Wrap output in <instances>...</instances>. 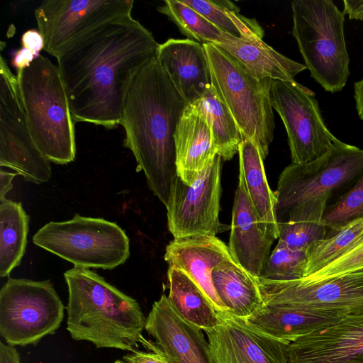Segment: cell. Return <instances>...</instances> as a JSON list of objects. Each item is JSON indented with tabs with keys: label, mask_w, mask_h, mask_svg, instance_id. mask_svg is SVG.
Instances as JSON below:
<instances>
[{
	"label": "cell",
	"mask_w": 363,
	"mask_h": 363,
	"mask_svg": "<svg viewBox=\"0 0 363 363\" xmlns=\"http://www.w3.org/2000/svg\"><path fill=\"white\" fill-rule=\"evenodd\" d=\"M159 45L129 16L96 28L60 54L57 67L74 123L119 125L130 84L157 57Z\"/></svg>",
	"instance_id": "cell-1"
},
{
	"label": "cell",
	"mask_w": 363,
	"mask_h": 363,
	"mask_svg": "<svg viewBox=\"0 0 363 363\" xmlns=\"http://www.w3.org/2000/svg\"><path fill=\"white\" fill-rule=\"evenodd\" d=\"M187 106L156 57L134 77L123 108L124 146L164 206L177 177L174 134Z\"/></svg>",
	"instance_id": "cell-2"
},
{
	"label": "cell",
	"mask_w": 363,
	"mask_h": 363,
	"mask_svg": "<svg viewBox=\"0 0 363 363\" xmlns=\"http://www.w3.org/2000/svg\"><path fill=\"white\" fill-rule=\"evenodd\" d=\"M68 288L67 330L74 340L96 348L133 352L141 344L153 351L156 344L143 335L146 318L138 301L87 268L64 273Z\"/></svg>",
	"instance_id": "cell-3"
},
{
	"label": "cell",
	"mask_w": 363,
	"mask_h": 363,
	"mask_svg": "<svg viewBox=\"0 0 363 363\" xmlns=\"http://www.w3.org/2000/svg\"><path fill=\"white\" fill-rule=\"evenodd\" d=\"M363 175V150L337 140L315 160L292 163L281 173L277 190L278 223L325 212L334 195L342 196Z\"/></svg>",
	"instance_id": "cell-4"
},
{
	"label": "cell",
	"mask_w": 363,
	"mask_h": 363,
	"mask_svg": "<svg viewBox=\"0 0 363 363\" xmlns=\"http://www.w3.org/2000/svg\"><path fill=\"white\" fill-rule=\"evenodd\" d=\"M28 128L38 150L50 162L66 164L75 159L74 121L58 67L40 55L17 71Z\"/></svg>",
	"instance_id": "cell-5"
},
{
	"label": "cell",
	"mask_w": 363,
	"mask_h": 363,
	"mask_svg": "<svg viewBox=\"0 0 363 363\" xmlns=\"http://www.w3.org/2000/svg\"><path fill=\"white\" fill-rule=\"evenodd\" d=\"M203 45L213 92L230 112L243 140L251 141L264 160L275 129L269 97L272 79L255 78L235 57L217 45Z\"/></svg>",
	"instance_id": "cell-6"
},
{
	"label": "cell",
	"mask_w": 363,
	"mask_h": 363,
	"mask_svg": "<svg viewBox=\"0 0 363 363\" xmlns=\"http://www.w3.org/2000/svg\"><path fill=\"white\" fill-rule=\"evenodd\" d=\"M292 34L311 77L326 91H342L350 74L345 14L332 0L291 1Z\"/></svg>",
	"instance_id": "cell-7"
},
{
	"label": "cell",
	"mask_w": 363,
	"mask_h": 363,
	"mask_svg": "<svg viewBox=\"0 0 363 363\" xmlns=\"http://www.w3.org/2000/svg\"><path fill=\"white\" fill-rule=\"evenodd\" d=\"M33 242L76 267L113 269L130 256L129 238L119 225L77 213L69 220L48 223Z\"/></svg>",
	"instance_id": "cell-8"
},
{
	"label": "cell",
	"mask_w": 363,
	"mask_h": 363,
	"mask_svg": "<svg viewBox=\"0 0 363 363\" xmlns=\"http://www.w3.org/2000/svg\"><path fill=\"white\" fill-rule=\"evenodd\" d=\"M64 315L50 280L9 278L0 290V335L10 346L36 345L55 333Z\"/></svg>",
	"instance_id": "cell-9"
},
{
	"label": "cell",
	"mask_w": 363,
	"mask_h": 363,
	"mask_svg": "<svg viewBox=\"0 0 363 363\" xmlns=\"http://www.w3.org/2000/svg\"><path fill=\"white\" fill-rule=\"evenodd\" d=\"M0 166L13 169L37 184L50 180V162L32 138L17 76L3 56L0 60Z\"/></svg>",
	"instance_id": "cell-10"
},
{
	"label": "cell",
	"mask_w": 363,
	"mask_h": 363,
	"mask_svg": "<svg viewBox=\"0 0 363 363\" xmlns=\"http://www.w3.org/2000/svg\"><path fill=\"white\" fill-rule=\"evenodd\" d=\"M269 97L285 126L292 163L317 160L338 140L325 125L312 90L298 82L272 79Z\"/></svg>",
	"instance_id": "cell-11"
},
{
	"label": "cell",
	"mask_w": 363,
	"mask_h": 363,
	"mask_svg": "<svg viewBox=\"0 0 363 363\" xmlns=\"http://www.w3.org/2000/svg\"><path fill=\"white\" fill-rule=\"evenodd\" d=\"M133 0H48L35 10L44 50L57 57L87 33L131 16Z\"/></svg>",
	"instance_id": "cell-12"
},
{
	"label": "cell",
	"mask_w": 363,
	"mask_h": 363,
	"mask_svg": "<svg viewBox=\"0 0 363 363\" xmlns=\"http://www.w3.org/2000/svg\"><path fill=\"white\" fill-rule=\"evenodd\" d=\"M220 169L221 157L217 155L193 184L176 177L165 206L168 228L174 238L216 235L220 232Z\"/></svg>",
	"instance_id": "cell-13"
},
{
	"label": "cell",
	"mask_w": 363,
	"mask_h": 363,
	"mask_svg": "<svg viewBox=\"0 0 363 363\" xmlns=\"http://www.w3.org/2000/svg\"><path fill=\"white\" fill-rule=\"evenodd\" d=\"M267 304L295 306L337 312L363 313V269L318 281H270L257 277Z\"/></svg>",
	"instance_id": "cell-14"
},
{
	"label": "cell",
	"mask_w": 363,
	"mask_h": 363,
	"mask_svg": "<svg viewBox=\"0 0 363 363\" xmlns=\"http://www.w3.org/2000/svg\"><path fill=\"white\" fill-rule=\"evenodd\" d=\"M217 314L218 325L204 331L213 363H288L289 342L258 330L228 311Z\"/></svg>",
	"instance_id": "cell-15"
},
{
	"label": "cell",
	"mask_w": 363,
	"mask_h": 363,
	"mask_svg": "<svg viewBox=\"0 0 363 363\" xmlns=\"http://www.w3.org/2000/svg\"><path fill=\"white\" fill-rule=\"evenodd\" d=\"M288 363H363V313L346 315L291 342Z\"/></svg>",
	"instance_id": "cell-16"
},
{
	"label": "cell",
	"mask_w": 363,
	"mask_h": 363,
	"mask_svg": "<svg viewBox=\"0 0 363 363\" xmlns=\"http://www.w3.org/2000/svg\"><path fill=\"white\" fill-rule=\"evenodd\" d=\"M238 179L228 247L238 264L253 277H259L274 241L279 238V229L266 223L258 216L240 170Z\"/></svg>",
	"instance_id": "cell-17"
},
{
	"label": "cell",
	"mask_w": 363,
	"mask_h": 363,
	"mask_svg": "<svg viewBox=\"0 0 363 363\" xmlns=\"http://www.w3.org/2000/svg\"><path fill=\"white\" fill-rule=\"evenodd\" d=\"M145 330L174 363H213L202 330L182 318L165 294L154 302Z\"/></svg>",
	"instance_id": "cell-18"
},
{
	"label": "cell",
	"mask_w": 363,
	"mask_h": 363,
	"mask_svg": "<svg viewBox=\"0 0 363 363\" xmlns=\"http://www.w3.org/2000/svg\"><path fill=\"white\" fill-rule=\"evenodd\" d=\"M169 267L184 272L201 289L216 311H227L212 280L214 268L232 258L228 247L216 235H198L174 238L167 246Z\"/></svg>",
	"instance_id": "cell-19"
},
{
	"label": "cell",
	"mask_w": 363,
	"mask_h": 363,
	"mask_svg": "<svg viewBox=\"0 0 363 363\" xmlns=\"http://www.w3.org/2000/svg\"><path fill=\"white\" fill-rule=\"evenodd\" d=\"M157 59L188 105L212 89L208 58L202 43L188 38H169L160 44Z\"/></svg>",
	"instance_id": "cell-20"
},
{
	"label": "cell",
	"mask_w": 363,
	"mask_h": 363,
	"mask_svg": "<svg viewBox=\"0 0 363 363\" xmlns=\"http://www.w3.org/2000/svg\"><path fill=\"white\" fill-rule=\"evenodd\" d=\"M177 176L193 184L217 155L211 128L203 117L188 105L174 134Z\"/></svg>",
	"instance_id": "cell-21"
},
{
	"label": "cell",
	"mask_w": 363,
	"mask_h": 363,
	"mask_svg": "<svg viewBox=\"0 0 363 363\" xmlns=\"http://www.w3.org/2000/svg\"><path fill=\"white\" fill-rule=\"evenodd\" d=\"M342 314L289 305L267 304L247 322L276 339L292 342L323 327L337 322Z\"/></svg>",
	"instance_id": "cell-22"
},
{
	"label": "cell",
	"mask_w": 363,
	"mask_h": 363,
	"mask_svg": "<svg viewBox=\"0 0 363 363\" xmlns=\"http://www.w3.org/2000/svg\"><path fill=\"white\" fill-rule=\"evenodd\" d=\"M219 47L235 57L256 79L296 82L295 77L306 65L274 50L260 38H234Z\"/></svg>",
	"instance_id": "cell-23"
},
{
	"label": "cell",
	"mask_w": 363,
	"mask_h": 363,
	"mask_svg": "<svg viewBox=\"0 0 363 363\" xmlns=\"http://www.w3.org/2000/svg\"><path fill=\"white\" fill-rule=\"evenodd\" d=\"M212 280L227 311L237 317L247 320L264 306L257 277L233 258L214 268Z\"/></svg>",
	"instance_id": "cell-24"
},
{
	"label": "cell",
	"mask_w": 363,
	"mask_h": 363,
	"mask_svg": "<svg viewBox=\"0 0 363 363\" xmlns=\"http://www.w3.org/2000/svg\"><path fill=\"white\" fill-rule=\"evenodd\" d=\"M167 277L169 301L182 318L203 331L218 325L217 311L191 279L172 267H168Z\"/></svg>",
	"instance_id": "cell-25"
},
{
	"label": "cell",
	"mask_w": 363,
	"mask_h": 363,
	"mask_svg": "<svg viewBox=\"0 0 363 363\" xmlns=\"http://www.w3.org/2000/svg\"><path fill=\"white\" fill-rule=\"evenodd\" d=\"M239 170L242 172L248 196L259 218L279 229L276 217V196L267 180L264 160L257 147L242 140L238 149Z\"/></svg>",
	"instance_id": "cell-26"
},
{
	"label": "cell",
	"mask_w": 363,
	"mask_h": 363,
	"mask_svg": "<svg viewBox=\"0 0 363 363\" xmlns=\"http://www.w3.org/2000/svg\"><path fill=\"white\" fill-rule=\"evenodd\" d=\"M29 216L21 202H0V276L9 277L25 254Z\"/></svg>",
	"instance_id": "cell-27"
},
{
	"label": "cell",
	"mask_w": 363,
	"mask_h": 363,
	"mask_svg": "<svg viewBox=\"0 0 363 363\" xmlns=\"http://www.w3.org/2000/svg\"><path fill=\"white\" fill-rule=\"evenodd\" d=\"M189 106L208 123L217 155L224 160H231L238 152L243 138L230 112L216 96L213 88Z\"/></svg>",
	"instance_id": "cell-28"
},
{
	"label": "cell",
	"mask_w": 363,
	"mask_h": 363,
	"mask_svg": "<svg viewBox=\"0 0 363 363\" xmlns=\"http://www.w3.org/2000/svg\"><path fill=\"white\" fill-rule=\"evenodd\" d=\"M221 31L237 38H262L264 30L254 18L240 13V8L228 0H182Z\"/></svg>",
	"instance_id": "cell-29"
},
{
	"label": "cell",
	"mask_w": 363,
	"mask_h": 363,
	"mask_svg": "<svg viewBox=\"0 0 363 363\" xmlns=\"http://www.w3.org/2000/svg\"><path fill=\"white\" fill-rule=\"evenodd\" d=\"M157 10L167 16L188 39L219 45L235 38L221 31L182 0H166Z\"/></svg>",
	"instance_id": "cell-30"
},
{
	"label": "cell",
	"mask_w": 363,
	"mask_h": 363,
	"mask_svg": "<svg viewBox=\"0 0 363 363\" xmlns=\"http://www.w3.org/2000/svg\"><path fill=\"white\" fill-rule=\"evenodd\" d=\"M363 239V220L350 223L339 231L315 242L307 250L305 277H308L348 252Z\"/></svg>",
	"instance_id": "cell-31"
},
{
	"label": "cell",
	"mask_w": 363,
	"mask_h": 363,
	"mask_svg": "<svg viewBox=\"0 0 363 363\" xmlns=\"http://www.w3.org/2000/svg\"><path fill=\"white\" fill-rule=\"evenodd\" d=\"M357 220H363V175L348 191L327 206L323 218L327 236Z\"/></svg>",
	"instance_id": "cell-32"
},
{
	"label": "cell",
	"mask_w": 363,
	"mask_h": 363,
	"mask_svg": "<svg viewBox=\"0 0 363 363\" xmlns=\"http://www.w3.org/2000/svg\"><path fill=\"white\" fill-rule=\"evenodd\" d=\"M307 250H295L280 242L266 260L260 277L270 281H294L305 277Z\"/></svg>",
	"instance_id": "cell-33"
},
{
	"label": "cell",
	"mask_w": 363,
	"mask_h": 363,
	"mask_svg": "<svg viewBox=\"0 0 363 363\" xmlns=\"http://www.w3.org/2000/svg\"><path fill=\"white\" fill-rule=\"evenodd\" d=\"M279 240L295 250H308L315 242L327 236L323 219H306L279 223Z\"/></svg>",
	"instance_id": "cell-34"
},
{
	"label": "cell",
	"mask_w": 363,
	"mask_h": 363,
	"mask_svg": "<svg viewBox=\"0 0 363 363\" xmlns=\"http://www.w3.org/2000/svg\"><path fill=\"white\" fill-rule=\"evenodd\" d=\"M363 269V239L354 247L316 273L303 278L318 281Z\"/></svg>",
	"instance_id": "cell-35"
},
{
	"label": "cell",
	"mask_w": 363,
	"mask_h": 363,
	"mask_svg": "<svg viewBox=\"0 0 363 363\" xmlns=\"http://www.w3.org/2000/svg\"><path fill=\"white\" fill-rule=\"evenodd\" d=\"M123 359L126 363H174L158 346L155 351L135 350L124 355Z\"/></svg>",
	"instance_id": "cell-36"
},
{
	"label": "cell",
	"mask_w": 363,
	"mask_h": 363,
	"mask_svg": "<svg viewBox=\"0 0 363 363\" xmlns=\"http://www.w3.org/2000/svg\"><path fill=\"white\" fill-rule=\"evenodd\" d=\"M22 48L28 49L37 55L44 49V39L39 30L30 29L26 31L21 36Z\"/></svg>",
	"instance_id": "cell-37"
},
{
	"label": "cell",
	"mask_w": 363,
	"mask_h": 363,
	"mask_svg": "<svg viewBox=\"0 0 363 363\" xmlns=\"http://www.w3.org/2000/svg\"><path fill=\"white\" fill-rule=\"evenodd\" d=\"M40 55L27 48H21L15 51L11 63L17 71H19L29 67Z\"/></svg>",
	"instance_id": "cell-38"
},
{
	"label": "cell",
	"mask_w": 363,
	"mask_h": 363,
	"mask_svg": "<svg viewBox=\"0 0 363 363\" xmlns=\"http://www.w3.org/2000/svg\"><path fill=\"white\" fill-rule=\"evenodd\" d=\"M343 13L349 18L363 21V1H343Z\"/></svg>",
	"instance_id": "cell-39"
},
{
	"label": "cell",
	"mask_w": 363,
	"mask_h": 363,
	"mask_svg": "<svg viewBox=\"0 0 363 363\" xmlns=\"http://www.w3.org/2000/svg\"><path fill=\"white\" fill-rule=\"evenodd\" d=\"M0 363H21L19 353L15 347L0 342Z\"/></svg>",
	"instance_id": "cell-40"
},
{
	"label": "cell",
	"mask_w": 363,
	"mask_h": 363,
	"mask_svg": "<svg viewBox=\"0 0 363 363\" xmlns=\"http://www.w3.org/2000/svg\"><path fill=\"white\" fill-rule=\"evenodd\" d=\"M16 172H9L1 168L0 170V202L6 199V194L13 188L12 180Z\"/></svg>",
	"instance_id": "cell-41"
},
{
	"label": "cell",
	"mask_w": 363,
	"mask_h": 363,
	"mask_svg": "<svg viewBox=\"0 0 363 363\" xmlns=\"http://www.w3.org/2000/svg\"><path fill=\"white\" fill-rule=\"evenodd\" d=\"M354 99L357 115L363 121V78L354 84Z\"/></svg>",
	"instance_id": "cell-42"
},
{
	"label": "cell",
	"mask_w": 363,
	"mask_h": 363,
	"mask_svg": "<svg viewBox=\"0 0 363 363\" xmlns=\"http://www.w3.org/2000/svg\"><path fill=\"white\" fill-rule=\"evenodd\" d=\"M113 363H126L124 361H122V360H116L115 362Z\"/></svg>",
	"instance_id": "cell-43"
}]
</instances>
